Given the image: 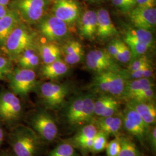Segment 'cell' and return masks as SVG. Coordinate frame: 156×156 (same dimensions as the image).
<instances>
[{
  "label": "cell",
  "instance_id": "cell-1",
  "mask_svg": "<svg viewBox=\"0 0 156 156\" xmlns=\"http://www.w3.org/2000/svg\"><path fill=\"white\" fill-rule=\"evenodd\" d=\"M8 140L15 156H38L43 144L32 128L23 124L12 130Z\"/></svg>",
  "mask_w": 156,
  "mask_h": 156
},
{
  "label": "cell",
  "instance_id": "cell-23",
  "mask_svg": "<svg viewBox=\"0 0 156 156\" xmlns=\"http://www.w3.org/2000/svg\"><path fill=\"white\" fill-rule=\"evenodd\" d=\"M19 15L16 12L8 11L0 19V45L4 46L12 31L19 25Z\"/></svg>",
  "mask_w": 156,
  "mask_h": 156
},
{
  "label": "cell",
  "instance_id": "cell-8",
  "mask_svg": "<svg viewBox=\"0 0 156 156\" xmlns=\"http://www.w3.org/2000/svg\"><path fill=\"white\" fill-rule=\"evenodd\" d=\"M39 92L45 105L55 109L64 104L69 93V89L66 84L49 82L41 85Z\"/></svg>",
  "mask_w": 156,
  "mask_h": 156
},
{
  "label": "cell",
  "instance_id": "cell-13",
  "mask_svg": "<svg viewBox=\"0 0 156 156\" xmlns=\"http://www.w3.org/2000/svg\"><path fill=\"white\" fill-rule=\"evenodd\" d=\"M98 129L94 122L84 124L77 129L73 137L67 140L83 154L91 151V147Z\"/></svg>",
  "mask_w": 156,
  "mask_h": 156
},
{
  "label": "cell",
  "instance_id": "cell-28",
  "mask_svg": "<svg viewBox=\"0 0 156 156\" xmlns=\"http://www.w3.org/2000/svg\"><path fill=\"white\" fill-rule=\"evenodd\" d=\"M48 156H79L75 147L67 140H64L50 151Z\"/></svg>",
  "mask_w": 156,
  "mask_h": 156
},
{
  "label": "cell",
  "instance_id": "cell-9",
  "mask_svg": "<svg viewBox=\"0 0 156 156\" xmlns=\"http://www.w3.org/2000/svg\"><path fill=\"white\" fill-rule=\"evenodd\" d=\"M22 103L17 95L11 91L0 93V119L7 123L18 121L22 115Z\"/></svg>",
  "mask_w": 156,
  "mask_h": 156
},
{
  "label": "cell",
  "instance_id": "cell-19",
  "mask_svg": "<svg viewBox=\"0 0 156 156\" xmlns=\"http://www.w3.org/2000/svg\"><path fill=\"white\" fill-rule=\"evenodd\" d=\"M97 13V28L96 37L102 41L109 39L117 34V28L112 21L109 12L100 9Z\"/></svg>",
  "mask_w": 156,
  "mask_h": 156
},
{
  "label": "cell",
  "instance_id": "cell-6",
  "mask_svg": "<svg viewBox=\"0 0 156 156\" xmlns=\"http://www.w3.org/2000/svg\"><path fill=\"white\" fill-rule=\"evenodd\" d=\"M122 113L123 129L128 135L136 138L140 145L146 147V135L149 126L144 122L134 109L127 104H126Z\"/></svg>",
  "mask_w": 156,
  "mask_h": 156
},
{
  "label": "cell",
  "instance_id": "cell-7",
  "mask_svg": "<svg viewBox=\"0 0 156 156\" xmlns=\"http://www.w3.org/2000/svg\"><path fill=\"white\" fill-rule=\"evenodd\" d=\"M9 76L10 87L13 93L26 97L36 85V75L33 69L21 68L12 71Z\"/></svg>",
  "mask_w": 156,
  "mask_h": 156
},
{
  "label": "cell",
  "instance_id": "cell-21",
  "mask_svg": "<svg viewBox=\"0 0 156 156\" xmlns=\"http://www.w3.org/2000/svg\"><path fill=\"white\" fill-rule=\"evenodd\" d=\"M154 87V84L151 79L140 78L128 80L126 82L121 99L130 100L136 95L150 88Z\"/></svg>",
  "mask_w": 156,
  "mask_h": 156
},
{
  "label": "cell",
  "instance_id": "cell-24",
  "mask_svg": "<svg viewBox=\"0 0 156 156\" xmlns=\"http://www.w3.org/2000/svg\"><path fill=\"white\" fill-rule=\"evenodd\" d=\"M68 71V64L64 61L59 59L50 64H45L42 68V74L46 79H56L65 75Z\"/></svg>",
  "mask_w": 156,
  "mask_h": 156
},
{
  "label": "cell",
  "instance_id": "cell-33",
  "mask_svg": "<svg viewBox=\"0 0 156 156\" xmlns=\"http://www.w3.org/2000/svg\"><path fill=\"white\" fill-rule=\"evenodd\" d=\"M12 71V65L10 60L0 56V79L8 76Z\"/></svg>",
  "mask_w": 156,
  "mask_h": 156
},
{
  "label": "cell",
  "instance_id": "cell-32",
  "mask_svg": "<svg viewBox=\"0 0 156 156\" xmlns=\"http://www.w3.org/2000/svg\"><path fill=\"white\" fill-rule=\"evenodd\" d=\"M119 136L115 137L108 143L106 147V156H119L120 151Z\"/></svg>",
  "mask_w": 156,
  "mask_h": 156
},
{
  "label": "cell",
  "instance_id": "cell-43",
  "mask_svg": "<svg viewBox=\"0 0 156 156\" xmlns=\"http://www.w3.org/2000/svg\"><path fill=\"white\" fill-rule=\"evenodd\" d=\"M90 1H92V2H94V1H98V0H89Z\"/></svg>",
  "mask_w": 156,
  "mask_h": 156
},
{
  "label": "cell",
  "instance_id": "cell-22",
  "mask_svg": "<svg viewBox=\"0 0 156 156\" xmlns=\"http://www.w3.org/2000/svg\"><path fill=\"white\" fill-rule=\"evenodd\" d=\"M64 62L68 65H75L81 62L84 55L83 48L76 41H69L62 48Z\"/></svg>",
  "mask_w": 156,
  "mask_h": 156
},
{
  "label": "cell",
  "instance_id": "cell-12",
  "mask_svg": "<svg viewBox=\"0 0 156 156\" xmlns=\"http://www.w3.org/2000/svg\"><path fill=\"white\" fill-rule=\"evenodd\" d=\"M39 31L49 41H57L66 38L68 34L67 24L55 16L46 17L39 23Z\"/></svg>",
  "mask_w": 156,
  "mask_h": 156
},
{
  "label": "cell",
  "instance_id": "cell-3",
  "mask_svg": "<svg viewBox=\"0 0 156 156\" xmlns=\"http://www.w3.org/2000/svg\"><path fill=\"white\" fill-rule=\"evenodd\" d=\"M127 80L126 70L107 71L96 74L91 84V88L95 93L111 95L121 99Z\"/></svg>",
  "mask_w": 156,
  "mask_h": 156
},
{
  "label": "cell",
  "instance_id": "cell-16",
  "mask_svg": "<svg viewBox=\"0 0 156 156\" xmlns=\"http://www.w3.org/2000/svg\"><path fill=\"white\" fill-rule=\"evenodd\" d=\"M119 99L111 95L100 94L95 98L94 112L96 117H108L120 112Z\"/></svg>",
  "mask_w": 156,
  "mask_h": 156
},
{
  "label": "cell",
  "instance_id": "cell-37",
  "mask_svg": "<svg viewBox=\"0 0 156 156\" xmlns=\"http://www.w3.org/2000/svg\"><path fill=\"white\" fill-rule=\"evenodd\" d=\"M39 57L37 54H35L27 61L24 62V63H23L22 64H21L20 66L22 67L23 68L33 69L34 68H36L39 65Z\"/></svg>",
  "mask_w": 156,
  "mask_h": 156
},
{
  "label": "cell",
  "instance_id": "cell-15",
  "mask_svg": "<svg viewBox=\"0 0 156 156\" xmlns=\"http://www.w3.org/2000/svg\"><path fill=\"white\" fill-rule=\"evenodd\" d=\"M54 16L67 25L74 24L80 16V7L75 0H57L53 5Z\"/></svg>",
  "mask_w": 156,
  "mask_h": 156
},
{
  "label": "cell",
  "instance_id": "cell-39",
  "mask_svg": "<svg viewBox=\"0 0 156 156\" xmlns=\"http://www.w3.org/2000/svg\"><path fill=\"white\" fill-rule=\"evenodd\" d=\"M8 9H7L6 6L0 5V19L3 16H4L8 12Z\"/></svg>",
  "mask_w": 156,
  "mask_h": 156
},
{
  "label": "cell",
  "instance_id": "cell-20",
  "mask_svg": "<svg viewBox=\"0 0 156 156\" xmlns=\"http://www.w3.org/2000/svg\"><path fill=\"white\" fill-rule=\"evenodd\" d=\"M126 104L133 108L148 126L156 124V107L154 102H146L130 100Z\"/></svg>",
  "mask_w": 156,
  "mask_h": 156
},
{
  "label": "cell",
  "instance_id": "cell-10",
  "mask_svg": "<svg viewBox=\"0 0 156 156\" xmlns=\"http://www.w3.org/2000/svg\"><path fill=\"white\" fill-rule=\"evenodd\" d=\"M47 5V0H17L15 6L18 15L30 23L42 19Z\"/></svg>",
  "mask_w": 156,
  "mask_h": 156
},
{
  "label": "cell",
  "instance_id": "cell-18",
  "mask_svg": "<svg viewBox=\"0 0 156 156\" xmlns=\"http://www.w3.org/2000/svg\"><path fill=\"white\" fill-rule=\"evenodd\" d=\"M78 31L84 39L92 41L96 37L97 17L96 12L88 10L83 12L78 19Z\"/></svg>",
  "mask_w": 156,
  "mask_h": 156
},
{
  "label": "cell",
  "instance_id": "cell-35",
  "mask_svg": "<svg viewBox=\"0 0 156 156\" xmlns=\"http://www.w3.org/2000/svg\"><path fill=\"white\" fill-rule=\"evenodd\" d=\"M149 60H148L147 58L144 55L131 59V62L128 66V70L127 71L129 73L135 71L138 69L140 67L143 66L145 63L148 62Z\"/></svg>",
  "mask_w": 156,
  "mask_h": 156
},
{
  "label": "cell",
  "instance_id": "cell-25",
  "mask_svg": "<svg viewBox=\"0 0 156 156\" xmlns=\"http://www.w3.org/2000/svg\"><path fill=\"white\" fill-rule=\"evenodd\" d=\"M120 151L119 156H144L129 135H120Z\"/></svg>",
  "mask_w": 156,
  "mask_h": 156
},
{
  "label": "cell",
  "instance_id": "cell-40",
  "mask_svg": "<svg viewBox=\"0 0 156 156\" xmlns=\"http://www.w3.org/2000/svg\"><path fill=\"white\" fill-rule=\"evenodd\" d=\"M4 140V131L2 126L0 125V146L2 144Z\"/></svg>",
  "mask_w": 156,
  "mask_h": 156
},
{
  "label": "cell",
  "instance_id": "cell-2",
  "mask_svg": "<svg viewBox=\"0 0 156 156\" xmlns=\"http://www.w3.org/2000/svg\"><path fill=\"white\" fill-rule=\"evenodd\" d=\"M93 94L80 95L71 101L65 112V120L70 129H78L82 126L94 120Z\"/></svg>",
  "mask_w": 156,
  "mask_h": 156
},
{
  "label": "cell",
  "instance_id": "cell-30",
  "mask_svg": "<svg viewBox=\"0 0 156 156\" xmlns=\"http://www.w3.org/2000/svg\"><path fill=\"white\" fill-rule=\"evenodd\" d=\"M132 54L130 49L123 41H121L120 48L115 59L122 63H127L131 60Z\"/></svg>",
  "mask_w": 156,
  "mask_h": 156
},
{
  "label": "cell",
  "instance_id": "cell-31",
  "mask_svg": "<svg viewBox=\"0 0 156 156\" xmlns=\"http://www.w3.org/2000/svg\"><path fill=\"white\" fill-rule=\"evenodd\" d=\"M146 145L149 146L153 154L156 152V125L149 126L146 135Z\"/></svg>",
  "mask_w": 156,
  "mask_h": 156
},
{
  "label": "cell",
  "instance_id": "cell-42",
  "mask_svg": "<svg viewBox=\"0 0 156 156\" xmlns=\"http://www.w3.org/2000/svg\"><path fill=\"white\" fill-rule=\"evenodd\" d=\"M0 156H12L11 154H9V153H2L0 154Z\"/></svg>",
  "mask_w": 156,
  "mask_h": 156
},
{
  "label": "cell",
  "instance_id": "cell-11",
  "mask_svg": "<svg viewBox=\"0 0 156 156\" xmlns=\"http://www.w3.org/2000/svg\"><path fill=\"white\" fill-rule=\"evenodd\" d=\"M86 66L90 70L100 73L119 69L115 58L107 50H91L86 56Z\"/></svg>",
  "mask_w": 156,
  "mask_h": 156
},
{
  "label": "cell",
  "instance_id": "cell-36",
  "mask_svg": "<svg viewBox=\"0 0 156 156\" xmlns=\"http://www.w3.org/2000/svg\"><path fill=\"white\" fill-rule=\"evenodd\" d=\"M121 41H122L118 39H113L109 43L108 46V52L115 59L119 49Z\"/></svg>",
  "mask_w": 156,
  "mask_h": 156
},
{
  "label": "cell",
  "instance_id": "cell-17",
  "mask_svg": "<svg viewBox=\"0 0 156 156\" xmlns=\"http://www.w3.org/2000/svg\"><path fill=\"white\" fill-rule=\"evenodd\" d=\"M93 122L98 130L103 131L108 136L117 137L122 135L123 128V117L121 112L108 117H95Z\"/></svg>",
  "mask_w": 156,
  "mask_h": 156
},
{
  "label": "cell",
  "instance_id": "cell-5",
  "mask_svg": "<svg viewBox=\"0 0 156 156\" xmlns=\"http://www.w3.org/2000/svg\"><path fill=\"white\" fill-rule=\"evenodd\" d=\"M32 34L22 26H17L6 40L4 47L7 55L12 58H16L23 53L33 46Z\"/></svg>",
  "mask_w": 156,
  "mask_h": 156
},
{
  "label": "cell",
  "instance_id": "cell-27",
  "mask_svg": "<svg viewBox=\"0 0 156 156\" xmlns=\"http://www.w3.org/2000/svg\"><path fill=\"white\" fill-rule=\"evenodd\" d=\"M124 35L151 48L153 45V38L150 31L140 28H129Z\"/></svg>",
  "mask_w": 156,
  "mask_h": 156
},
{
  "label": "cell",
  "instance_id": "cell-4",
  "mask_svg": "<svg viewBox=\"0 0 156 156\" xmlns=\"http://www.w3.org/2000/svg\"><path fill=\"white\" fill-rule=\"evenodd\" d=\"M29 124L43 142L52 143L58 136L57 123L54 117L46 112H39L34 115Z\"/></svg>",
  "mask_w": 156,
  "mask_h": 156
},
{
  "label": "cell",
  "instance_id": "cell-14",
  "mask_svg": "<svg viewBox=\"0 0 156 156\" xmlns=\"http://www.w3.org/2000/svg\"><path fill=\"white\" fill-rule=\"evenodd\" d=\"M128 16L135 28L151 31L156 27V8H141L135 7L128 12Z\"/></svg>",
  "mask_w": 156,
  "mask_h": 156
},
{
  "label": "cell",
  "instance_id": "cell-41",
  "mask_svg": "<svg viewBox=\"0 0 156 156\" xmlns=\"http://www.w3.org/2000/svg\"><path fill=\"white\" fill-rule=\"evenodd\" d=\"M9 2V0H0V5L6 6V5L8 4Z\"/></svg>",
  "mask_w": 156,
  "mask_h": 156
},
{
  "label": "cell",
  "instance_id": "cell-38",
  "mask_svg": "<svg viewBox=\"0 0 156 156\" xmlns=\"http://www.w3.org/2000/svg\"><path fill=\"white\" fill-rule=\"evenodd\" d=\"M156 0H136V7L141 8H155Z\"/></svg>",
  "mask_w": 156,
  "mask_h": 156
},
{
  "label": "cell",
  "instance_id": "cell-29",
  "mask_svg": "<svg viewBox=\"0 0 156 156\" xmlns=\"http://www.w3.org/2000/svg\"><path fill=\"white\" fill-rule=\"evenodd\" d=\"M108 137L105 133L98 130L93 140L90 152L93 154H98L105 151L108 143Z\"/></svg>",
  "mask_w": 156,
  "mask_h": 156
},
{
  "label": "cell",
  "instance_id": "cell-26",
  "mask_svg": "<svg viewBox=\"0 0 156 156\" xmlns=\"http://www.w3.org/2000/svg\"><path fill=\"white\" fill-rule=\"evenodd\" d=\"M40 53L45 64H48L60 59L62 50L55 44H46L41 46Z\"/></svg>",
  "mask_w": 156,
  "mask_h": 156
},
{
  "label": "cell",
  "instance_id": "cell-34",
  "mask_svg": "<svg viewBox=\"0 0 156 156\" xmlns=\"http://www.w3.org/2000/svg\"><path fill=\"white\" fill-rule=\"evenodd\" d=\"M113 5L120 11L129 12L136 6V2L131 0H112Z\"/></svg>",
  "mask_w": 156,
  "mask_h": 156
},
{
  "label": "cell",
  "instance_id": "cell-44",
  "mask_svg": "<svg viewBox=\"0 0 156 156\" xmlns=\"http://www.w3.org/2000/svg\"><path fill=\"white\" fill-rule=\"evenodd\" d=\"M131 1H135L136 2V0H131Z\"/></svg>",
  "mask_w": 156,
  "mask_h": 156
}]
</instances>
